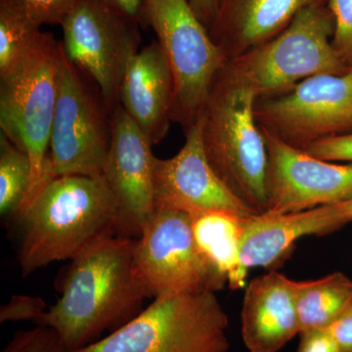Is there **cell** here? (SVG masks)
Here are the masks:
<instances>
[{"label": "cell", "instance_id": "cell-22", "mask_svg": "<svg viewBox=\"0 0 352 352\" xmlns=\"http://www.w3.org/2000/svg\"><path fill=\"white\" fill-rule=\"evenodd\" d=\"M41 34V28L0 2V76L15 66Z\"/></svg>", "mask_w": 352, "mask_h": 352}, {"label": "cell", "instance_id": "cell-29", "mask_svg": "<svg viewBox=\"0 0 352 352\" xmlns=\"http://www.w3.org/2000/svg\"><path fill=\"white\" fill-rule=\"evenodd\" d=\"M102 3L112 8L116 12L124 16L140 25L142 29L148 28L146 20L145 0H99Z\"/></svg>", "mask_w": 352, "mask_h": 352}, {"label": "cell", "instance_id": "cell-3", "mask_svg": "<svg viewBox=\"0 0 352 352\" xmlns=\"http://www.w3.org/2000/svg\"><path fill=\"white\" fill-rule=\"evenodd\" d=\"M258 96L230 62L215 78L201 116L210 166L231 193L258 214L268 210L270 157L256 118Z\"/></svg>", "mask_w": 352, "mask_h": 352}, {"label": "cell", "instance_id": "cell-19", "mask_svg": "<svg viewBox=\"0 0 352 352\" xmlns=\"http://www.w3.org/2000/svg\"><path fill=\"white\" fill-rule=\"evenodd\" d=\"M194 238L201 254L227 279L231 289L243 288L248 272L241 261L245 220L230 212L210 210L192 214Z\"/></svg>", "mask_w": 352, "mask_h": 352}, {"label": "cell", "instance_id": "cell-25", "mask_svg": "<svg viewBox=\"0 0 352 352\" xmlns=\"http://www.w3.org/2000/svg\"><path fill=\"white\" fill-rule=\"evenodd\" d=\"M335 32L333 44L342 61L352 67V0H330Z\"/></svg>", "mask_w": 352, "mask_h": 352}, {"label": "cell", "instance_id": "cell-27", "mask_svg": "<svg viewBox=\"0 0 352 352\" xmlns=\"http://www.w3.org/2000/svg\"><path fill=\"white\" fill-rule=\"evenodd\" d=\"M303 151L326 161L352 163V132L322 139Z\"/></svg>", "mask_w": 352, "mask_h": 352}, {"label": "cell", "instance_id": "cell-24", "mask_svg": "<svg viewBox=\"0 0 352 352\" xmlns=\"http://www.w3.org/2000/svg\"><path fill=\"white\" fill-rule=\"evenodd\" d=\"M2 352H68L53 329L38 325L14 335Z\"/></svg>", "mask_w": 352, "mask_h": 352}, {"label": "cell", "instance_id": "cell-4", "mask_svg": "<svg viewBox=\"0 0 352 352\" xmlns=\"http://www.w3.org/2000/svg\"><path fill=\"white\" fill-rule=\"evenodd\" d=\"M63 54V44L43 32L15 66L0 76L1 133L32 161V186L22 208L52 179L48 149Z\"/></svg>", "mask_w": 352, "mask_h": 352}, {"label": "cell", "instance_id": "cell-10", "mask_svg": "<svg viewBox=\"0 0 352 352\" xmlns=\"http://www.w3.org/2000/svg\"><path fill=\"white\" fill-rule=\"evenodd\" d=\"M254 111L263 131L298 149L349 133L352 67L340 75L311 76L284 94L258 99Z\"/></svg>", "mask_w": 352, "mask_h": 352}, {"label": "cell", "instance_id": "cell-31", "mask_svg": "<svg viewBox=\"0 0 352 352\" xmlns=\"http://www.w3.org/2000/svg\"><path fill=\"white\" fill-rule=\"evenodd\" d=\"M220 0H188L190 6L193 9L197 17L210 29L219 10Z\"/></svg>", "mask_w": 352, "mask_h": 352}, {"label": "cell", "instance_id": "cell-26", "mask_svg": "<svg viewBox=\"0 0 352 352\" xmlns=\"http://www.w3.org/2000/svg\"><path fill=\"white\" fill-rule=\"evenodd\" d=\"M43 298L30 296H14L0 309V322L32 321L38 323L46 311Z\"/></svg>", "mask_w": 352, "mask_h": 352}, {"label": "cell", "instance_id": "cell-13", "mask_svg": "<svg viewBox=\"0 0 352 352\" xmlns=\"http://www.w3.org/2000/svg\"><path fill=\"white\" fill-rule=\"evenodd\" d=\"M153 145L119 105L112 113V139L104 179L119 208L120 236L139 237L155 212Z\"/></svg>", "mask_w": 352, "mask_h": 352}, {"label": "cell", "instance_id": "cell-20", "mask_svg": "<svg viewBox=\"0 0 352 352\" xmlns=\"http://www.w3.org/2000/svg\"><path fill=\"white\" fill-rule=\"evenodd\" d=\"M296 305L300 332L329 328L352 307V281L342 272L296 281Z\"/></svg>", "mask_w": 352, "mask_h": 352}, {"label": "cell", "instance_id": "cell-9", "mask_svg": "<svg viewBox=\"0 0 352 352\" xmlns=\"http://www.w3.org/2000/svg\"><path fill=\"white\" fill-rule=\"evenodd\" d=\"M112 113L96 85L64 53L51 131V177L102 175L112 139Z\"/></svg>", "mask_w": 352, "mask_h": 352}, {"label": "cell", "instance_id": "cell-12", "mask_svg": "<svg viewBox=\"0 0 352 352\" xmlns=\"http://www.w3.org/2000/svg\"><path fill=\"white\" fill-rule=\"evenodd\" d=\"M263 132L270 157L267 214L300 212L351 198L352 163L318 159Z\"/></svg>", "mask_w": 352, "mask_h": 352}, {"label": "cell", "instance_id": "cell-1", "mask_svg": "<svg viewBox=\"0 0 352 352\" xmlns=\"http://www.w3.org/2000/svg\"><path fill=\"white\" fill-rule=\"evenodd\" d=\"M133 250L132 238L117 235L72 259L61 296L36 325L53 329L71 352L131 321L150 298L136 270Z\"/></svg>", "mask_w": 352, "mask_h": 352}, {"label": "cell", "instance_id": "cell-6", "mask_svg": "<svg viewBox=\"0 0 352 352\" xmlns=\"http://www.w3.org/2000/svg\"><path fill=\"white\" fill-rule=\"evenodd\" d=\"M335 22L330 6L307 7L281 34L230 60L258 99L289 91L318 75H340L349 69L333 44Z\"/></svg>", "mask_w": 352, "mask_h": 352}, {"label": "cell", "instance_id": "cell-16", "mask_svg": "<svg viewBox=\"0 0 352 352\" xmlns=\"http://www.w3.org/2000/svg\"><path fill=\"white\" fill-rule=\"evenodd\" d=\"M296 281L276 271L252 279L241 311V333L250 352H279L300 335Z\"/></svg>", "mask_w": 352, "mask_h": 352}, {"label": "cell", "instance_id": "cell-2", "mask_svg": "<svg viewBox=\"0 0 352 352\" xmlns=\"http://www.w3.org/2000/svg\"><path fill=\"white\" fill-rule=\"evenodd\" d=\"M18 261L23 276L72 261L101 241L120 236L117 201L103 175H61L21 208Z\"/></svg>", "mask_w": 352, "mask_h": 352}, {"label": "cell", "instance_id": "cell-8", "mask_svg": "<svg viewBox=\"0 0 352 352\" xmlns=\"http://www.w3.org/2000/svg\"><path fill=\"white\" fill-rule=\"evenodd\" d=\"M182 208L157 206L134 240V263L150 298L223 289L227 279L201 254Z\"/></svg>", "mask_w": 352, "mask_h": 352}, {"label": "cell", "instance_id": "cell-30", "mask_svg": "<svg viewBox=\"0 0 352 352\" xmlns=\"http://www.w3.org/2000/svg\"><path fill=\"white\" fill-rule=\"evenodd\" d=\"M328 329L332 333L339 352H352V307Z\"/></svg>", "mask_w": 352, "mask_h": 352}, {"label": "cell", "instance_id": "cell-14", "mask_svg": "<svg viewBox=\"0 0 352 352\" xmlns=\"http://www.w3.org/2000/svg\"><path fill=\"white\" fill-rule=\"evenodd\" d=\"M184 132V145L175 156L155 157V208L166 206L191 214L219 210L242 217L258 214L229 191L210 166L204 148L201 118Z\"/></svg>", "mask_w": 352, "mask_h": 352}, {"label": "cell", "instance_id": "cell-18", "mask_svg": "<svg viewBox=\"0 0 352 352\" xmlns=\"http://www.w3.org/2000/svg\"><path fill=\"white\" fill-rule=\"evenodd\" d=\"M346 224L337 204L289 214L252 215L245 220L243 234V267H268L283 258L300 238L331 232Z\"/></svg>", "mask_w": 352, "mask_h": 352}, {"label": "cell", "instance_id": "cell-7", "mask_svg": "<svg viewBox=\"0 0 352 352\" xmlns=\"http://www.w3.org/2000/svg\"><path fill=\"white\" fill-rule=\"evenodd\" d=\"M148 27L154 30L173 80L171 120L187 131L200 119L210 89L228 62L188 0H145Z\"/></svg>", "mask_w": 352, "mask_h": 352}, {"label": "cell", "instance_id": "cell-23", "mask_svg": "<svg viewBox=\"0 0 352 352\" xmlns=\"http://www.w3.org/2000/svg\"><path fill=\"white\" fill-rule=\"evenodd\" d=\"M80 1L82 0H0L38 28L43 25H63Z\"/></svg>", "mask_w": 352, "mask_h": 352}, {"label": "cell", "instance_id": "cell-32", "mask_svg": "<svg viewBox=\"0 0 352 352\" xmlns=\"http://www.w3.org/2000/svg\"><path fill=\"white\" fill-rule=\"evenodd\" d=\"M339 206L340 214L346 220V223L352 221V196L346 200L337 203Z\"/></svg>", "mask_w": 352, "mask_h": 352}, {"label": "cell", "instance_id": "cell-15", "mask_svg": "<svg viewBox=\"0 0 352 352\" xmlns=\"http://www.w3.org/2000/svg\"><path fill=\"white\" fill-rule=\"evenodd\" d=\"M175 80L163 50L153 41L139 50L127 67L119 103L149 139L159 144L170 129Z\"/></svg>", "mask_w": 352, "mask_h": 352}, {"label": "cell", "instance_id": "cell-17", "mask_svg": "<svg viewBox=\"0 0 352 352\" xmlns=\"http://www.w3.org/2000/svg\"><path fill=\"white\" fill-rule=\"evenodd\" d=\"M330 0H220L208 29L228 61L267 43L286 29L307 7Z\"/></svg>", "mask_w": 352, "mask_h": 352}, {"label": "cell", "instance_id": "cell-21", "mask_svg": "<svg viewBox=\"0 0 352 352\" xmlns=\"http://www.w3.org/2000/svg\"><path fill=\"white\" fill-rule=\"evenodd\" d=\"M32 166L29 155L0 132V214H18L32 186Z\"/></svg>", "mask_w": 352, "mask_h": 352}, {"label": "cell", "instance_id": "cell-5", "mask_svg": "<svg viewBox=\"0 0 352 352\" xmlns=\"http://www.w3.org/2000/svg\"><path fill=\"white\" fill-rule=\"evenodd\" d=\"M228 317L214 292L160 296L104 339L71 352H228Z\"/></svg>", "mask_w": 352, "mask_h": 352}, {"label": "cell", "instance_id": "cell-28", "mask_svg": "<svg viewBox=\"0 0 352 352\" xmlns=\"http://www.w3.org/2000/svg\"><path fill=\"white\" fill-rule=\"evenodd\" d=\"M296 352H339V349L328 328L312 329L300 333Z\"/></svg>", "mask_w": 352, "mask_h": 352}, {"label": "cell", "instance_id": "cell-11", "mask_svg": "<svg viewBox=\"0 0 352 352\" xmlns=\"http://www.w3.org/2000/svg\"><path fill=\"white\" fill-rule=\"evenodd\" d=\"M65 56L91 80L111 112L141 41L140 25L99 0H82L62 25Z\"/></svg>", "mask_w": 352, "mask_h": 352}]
</instances>
